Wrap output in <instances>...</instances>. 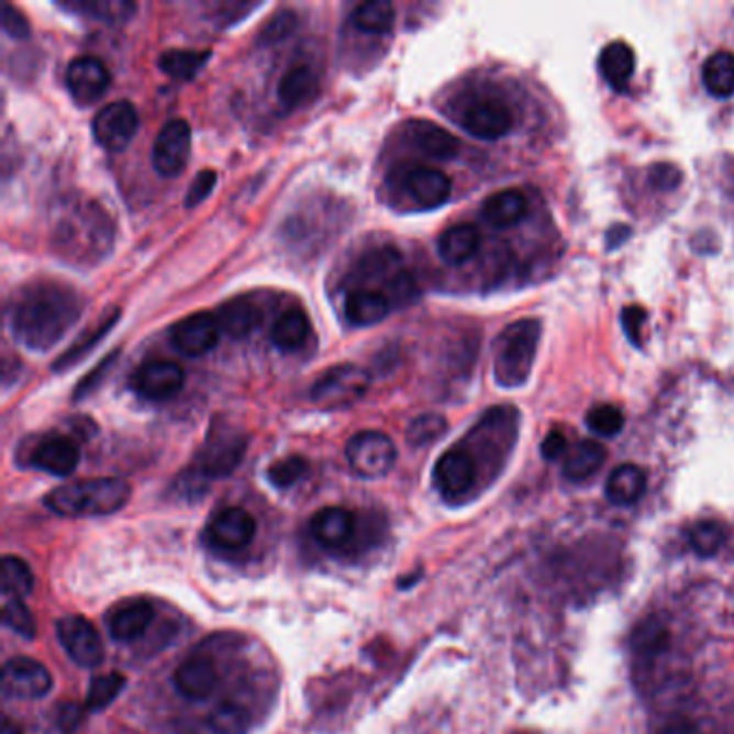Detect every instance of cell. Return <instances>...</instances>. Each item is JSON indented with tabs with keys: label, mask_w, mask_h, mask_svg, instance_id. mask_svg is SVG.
<instances>
[{
	"label": "cell",
	"mask_w": 734,
	"mask_h": 734,
	"mask_svg": "<svg viewBox=\"0 0 734 734\" xmlns=\"http://www.w3.org/2000/svg\"><path fill=\"white\" fill-rule=\"evenodd\" d=\"M78 296L58 282L37 280L22 287L9 304L13 338L31 352H48L80 319Z\"/></svg>",
	"instance_id": "obj_1"
},
{
	"label": "cell",
	"mask_w": 734,
	"mask_h": 734,
	"mask_svg": "<svg viewBox=\"0 0 734 734\" xmlns=\"http://www.w3.org/2000/svg\"><path fill=\"white\" fill-rule=\"evenodd\" d=\"M51 240L63 262L93 267L104 262L114 246V224L102 205L71 194L54 208Z\"/></svg>",
	"instance_id": "obj_2"
},
{
	"label": "cell",
	"mask_w": 734,
	"mask_h": 734,
	"mask_svg": "<svg viewBox=\"0 0 734 734\" xmlns=\"http://www.w3.org/2000/svg\"><path fill=\"white\" fill-rule=\"evenodd\" d=\"M132 496L123 478H89L60 485L46 496V507L63 518H102L121 511Z\"/></svg>",
	"instance_id": "obj_3"
},
{
	"label": "cell",
	"mask_w": 734,
	"mask_h": 734,
	"mask_svg": "<svg viewBox=\"0 0 734 734\" xmlns=\"http://www.w3.org/2000/svg\"><path fill=\"white\" fill-rule=\"evenodd\" d=\"M541 341L538 319H522L511 323L496 343L493 377L502 388L524 386L534 367Z\"/></svg>",
	"instance_id": "obj_4"
},
{
	"label": "cell",
	"mask_w": 734,
	"mask_h": 734,
	"mask_svg": "<svg viewBox=\"0 0 734 734\" xmlns=\"http://www.w3.org/2000/svg\"><path fill=\"white\" fill-rule=\"evenodd\" d=\"M246 444V435L240 429H233L229 422H215L186 476L205 489V482L229 476L242 464Z\"/></svg>",
	"instance_id": "obj_5"
},
{
	"label": "cell",
	"mask_w": 734,
	"mask_h": 734,
	"mask_svg": "<svg viewBox=\"0 0 734 734\" xmlns=\"http://www.w3.org/2000/svg\"><path fill=\"white\" fill-rule=\"evenodd\" d=\"M370 375L358 365H336L319 375L311 388V401L325 410H341L365 397Z\"/></svg>",
	"instance_id": "obj_6"
},
{
	"label": "cell",
	"mask_w": 734,
	"mask_h": 734,
	"mask_svg": "<svg viewBox=\"0 0 734 734\" xmlns=\"http://www.w3.org/2000/svg\"><path fill=\"white\" fill-rule=\"evenodd\" d=\"M349 468L363 478H381L397 464L394 442L381 431H360L345 448Z\"/></svg>",
	"instance_id": "obj_7"
},
{
	"label": "cell",
	"mask_w": 734,
	"mask_h": 734,
	"mask_svg": "<svg viewBox=\"0 0 734 734\" xmlns=\"http://www.w3.org/2000/svg\"><path fill=\"white\" fill-rule=\"evenodd\" d=\"M192 132L184 119H170L162 125L152 149V164L162 177H179L188 166Z\"/></svg>",
	"instance_id": "obj_8"
},
{
	"label": "cell",
	"mask_w": 734,
	"mask_h": 734,
	"mask_svg": "<svg viewBox=\"0 0 734 734\" xmlns=\"http://www.w3.org/2000/svg\"><path fill=\"white\" fill-rule=\"evenodd\" d=\"M56 635L76 666L96 668L104 661V642L93 623H89L87 619L63 616L56 623Z\"/></svg>",
	"instance_id": "obj_9"
},
{
	"label": "cell",
	"mask_w": 734,
	"mask_h": 734,
	"mask_svg": "<svg viewBox=\"0 0 734 734\" xmlns=\"http://www.w3.org/2000/svg\"><path fill=\"white\" fill-rule=\"evenodd\" d=\"M53 675L31 657H13L2 668V693L13 700H40L53 689Z\"/></svg>",
	"instance_id": "obj_10"
},
{
	"label": "cell",
	"mask_w": 734,
	"mask_h": 734,
	"mask_svg": "<svg viewBox=\"0 0 734 734\" xmlns=\"http://www.w3.org/2000/svg\"><path fill=\"white\" fill-rule=\"evenodd\" d=\"M138 130L136 108L121 100L104 105L93 119V136L100 147L108 152H123Z\"/></svg>",
	"instance_id": "obj_11"
},
{
	"label": "cell",
	"mask_w": 734,
	"mask_h": 734,
	"mask_svg": "<svg viewBox=\"0 0 734 734\" xmlns=\"http://www.w3.org/2000/svg\"><path fill=\"white\" fill-rule=\"evenodd\" d=\"M205 534L211 547L222 552H240L253 543L257 534V520L242 507H226L211 518Z\"/></svg>",
	"instance_id": "obj_12"
},
{
	"label": "cell",
	"mask_w": 734,
	"mask_h": 734,
	"mask_svg": "<svg viewBox=\"0 0 734 734\" xmlns=\"http://www.w3.org/2000/svg\"><path fill=\"white\" fill-rule=\"evenodd\" d=\"M67 91L78 105L100 102L110 87V71L98 56H78L65 71Z\"/></svg>",
	"instance_id": "obj_13"
},
{
	"label": "cell",
	"mask_w": 734,
	"mask_h": 734,
	"mask_svg": "<svg viewBox=\"0 0 734 734\" xmlns=\"http://www.w3.org/2000/svg\"><path fill=\"white\" fill-rule=\"evenodd\" d=\"M401 188L422 210H437L451 199V179L431 166H408L401 170Z\"/></svg>",
	"instance_id": "obj_14"
},
{
	"label": "cell",
	"mask_w": 734,
	"mask_h": 734,
	"mask_svg": "<svg viewBox=\"0 0 734 734\" xmlns=\"http://www.w3.org/2000/svg\"><path fill=\"white\" fill-rule=\"evenodd\" d=\"M186 383L184 368L170 360L145 363L138 370H134L130 386L136 394L149 401H166L181 392Z\"/></svg>",
	"instance_id": "obj_15"
},
{
	"label": "cell",
	"mask_w": 734,
	"mask_h": 734,
	"mask_svg": "<svg viewBox=\"0 0 734 734\" xmlns=\"http://www.w3.org/2000/svg\"><path fill=\"white\" fill-rule=\"evenodd\" d=\"M461 127L480 141H498L513 130V112L500 100H478L464 110Z\"/></svg>",
	"instance_id": "obj_16"
},
{
	"label": "cell",
	"mask_w": 734,
	"mask_h": 734,
	"mask_svg": "<svg viewBox=\"0 0 734 734\" xmlns=\"http://www.w3.org/2000/svg\"><path fill=\"white\" fill-rule=\"evenodd\" d=\"M173 345L188 358H199L211 352L220 338L218 319L210 313L186 316L173 325Z\"/></svg>",
	"instance_id": "obj_17"
},
{
	"label": "cell",
	"mask_w": 734,
	"mask_h": 734,
	"mask_svg": "<svg viewBox=\"0 0 734 734\" xmlns=\"http://www.w3.org/2000/svg\"><path fill=\"white\" fill-rule=\"evenodd\" d=\"M474 478H476V466L472 455L464 448L446 451L433 468L435 487L442 491L444 498L464 496L466 491L472 489Z\"/></svg>",
	"instance_id": "obj_18"
},
{
	"label": "cell",
	"mask_w": 734,
	"mask_h": 734,
	"mask_svg": "<svg viewBox=\"0 0 734 734\" xmlns=\"http://www.w3.org/2000/svg\"><path fill=\"white\" fill-rule=\"evenodd\" d=\"M80 451L74 440L65 435H51L35 444L31 453V466L35 470L53 474V476H69L78 468Z\"/></svg>",
	"instance_id": "obj_19"
},
{
	"label": "cell",
	"mask_w": 734,
	"mask_h": 734,
	"mask_svg": "<svg viewBox=\"0 0 734 734\" xmlns=\"http://www.w3.org/2000/svg\"><path fill=\"white\" fill-rule=\"evenodd\" d=\"M311 534L325 549H345L356 534V515L343 507L321 509L311 520Z\"/></svg>",
	"instance_id": "obj_20"
},
{
	"label": "cell",
	"mask_w": 734,
	"mask_h": 734,
	"mask_svg": "<svg viewBox=\"0 0 734 734\" xmlns=\"http://www.w3.org/2000/svg\"><path fill=\"white\" fill-rule=\"evenodd\" d=\"M175 689L188 700H208L218 687V670L210 657L197 655L175 670Z\"/></svg>",
	"instance_id": "obj_21"
},
{
	"label": "cell",
	"mask_w": 734,
	"mask_h": 734,
	"mask_svg": "<svg viewBox=\"0 0 734 734\" xmlns=\"http://www.w3.org/2000/svg\"><path fill=\"white\" fill-rule=\"evenodd\" d=\"M408 141L419 149L420 154L435 159H453L459 154V141L446 132L442 125L414 119L405 123Z\"/></svg>",
	"instance_id": "obj_22"
},
{
	"label": "cell",
	"mask_w": 734,
	"mask_h": 734,
	"mask_svg": "<svg viewBox=\"0 0 734 734\" xmlns=\"http://www.w3.org/2000/svg\"><path fill=\"white\" fill-rule=\"evenodd\" d=\"M262 307L253 296H237L218 311V325L231 338L248 336L262 323Z\"/></svg>",
	"instance_id": "obj_23"
},
{
	"label": "cell",
	"mask_w": 734,
	"mask_h": 734,
	"mask_svg": "<svg viewBox=\"0 0 734 734\" xmlns=\"http://www.w3.org/2000/svg\"><path fill=\"white\" fill-rule=\"evenodd\" d=\"M156 610L149 601L145 599H136L130 601L125 605H121L108 621L110 627V635L116 642H134L138 640L145 631L149 630V625L154 623Z\"/></svg>",
	"instance_id": "obj_24"
},
{
	"label": "cell",
	"mask_w": 734,
	"mask_h": 734,
	"mask_svg": "<svg viewBox=\"0 0 734 734\" xmlns=\"http://www.w3.org/2000/svg\"><path fill=\"white\" fill-rule=\"evenodd\" d=\"M480 248V233L474 224H455L446 229L437 240L440 259L448 265L470 262Z\"/></svg>",
	"instance_id": "obj_25"
},
{
	"label": "cell",
	"mask_w": 734,
	"mask_h": 734,
	"mask_svg": "<svg viewBox=\"0 0 734 734\" xmlns=\"http://www.w3.org/2000/svg\"><path fill=\"white\" fill-rule=\"evenodd\" d=\"M635 69V54L625 42H612L599 54V71L614 91H625L630 87Z\"/></svg>",
	"instance_id": "obj_26"
},
{
	"label": "cell",
	"mask_w": 734,
	"mask_h": 734,
	"mask_svg": "<svg viewBox=\"0 0 734 734\" xmlns=\"http://www.w3.org/2000/svg\"><path fill=\"white\" fill-rule=\"evenodd\" d=\"M316 93H319V78L309 65L291 67L278 85V102L289 110L313 102Z\"/></svg>",
	"instance_id": "obj_27"
},
{
	"label": "cell",
	"mask_w": 734,
	"mask_h": 734,
	"mask_svg": "<svg viewBox=\"0 0 734 734\" xmlns=\"http://www.w3.org/2000/svg\"><path fill=\"white\" fill-rule=\"evenodd\" d=\"M525 211H527V203H525V197L520 190L496 192L482 203L485 222L493 229H500V231L518 224L524 218Z\"/></svg>",
	"instance_id": "obj_28"
},
{
	"label": "cell",
	"mask_w": 734,
	"mask_h": 734,
	"mask_svg": "<svg viewBox=\"0 0 734 734\" xmlns=\"http://www.w3.org/2000/svg\"><path fill=\"white\" fill-rule=\"evenodd\" d=\"M390 313V300L381 291L358 289L345 300V316L352 325H375Z\"/></svg>",
	"instance_id": "obj_29"
},
{
	"label": "cell",
	"mask_w": 734,
	"mask_h": 734,
	"mask_svg": "<svg viewBox=\"0 0 734 734\" xmlns=\"http://www.w3.org/2000/svg\"><path fill=\"white\" fill-rule=\"evenodd\" d=\"M646 491V474L633 464H623L610 474L605 482V496L616 507L635 504Z\"/></svg>",
	"instance_id": "obj_30"
},
{
	"label": "cell",
	"mask_w": 734,
	"mask_h": 734,
	"mask_svg": "<svg viewBox=\"0 0 734 734\" xmlns=\"http://www.w3.org/2000/svg\"><path fill=\"white\" fill-rule=\"evenodd\" d=\"M121 316V311L119 309H112L110 315L102 316V321L98 325H93L91 330H87L80 338L74 341V345L54 363V372H63V370H69L76 365H80L102 341L108 336V332L114 327V323L119 321Z\"/></svg>",
	"instance_id": "obj_31"
},
{
	"label": "cell",
	"mask_w": 734,
	"mask_h": 734,
	"mask_svg": "<svg viewBox=\"0 0 734 734\" xmlns=\"http://www.w3.org/2000/svg\"><path fill=\"white\" fill-rule=\"evenodd\" d=\"M58 7L78 15H87L91 20H100L105 24H121L130 20L136 11V4L127 0H69V2H58Z\"/></svg>",
	"instance_id": "obj_32"
},
{
	"label": "cell",
	"mask_w": 734,
	"mask_h": 734,
	"mask_svg": "<svg viewBox=\"0 0 734 734\" xmlns=\"http://www.w3.org/2000/svg\"><path fill=\"white\" fill-rule=\"evenodd\" d=\"M605 448L594 442V440H581L577 446H574L567 457L563 472L569 480H586L588 476L597 472L605 464Z\"/></svg>",
	"instance_id": "obj_33"
},
{
	"label": "cell",
	"mask_w": 734,
	"mask_h": 734,
	"mask_svg": "<svg viewBox=\"0 0 734 734\" xmlns=\"http://www.w3.org/2000/svg\"><path fill=\"white\" fill-rule=\"evenodd\" d=\"M311 332V321L302 311H287L285 315L278 316L271 327V343L285 352L291 354L300 349Z\"/></svg>",
	"instance_id": "obj_34"
},
{
	"label": "cell",
	"mask_w": 734,
	"mask_h": 734,
	"mask_svg": "<svg viewBox=\"0 0 734 734\" xmlns=\"http://www.w3.org/2000/svg\"><path fill=\"white\" fill-rule=\"evenodd\" d=\"M702 82L715 98L734 96V54L726 51L711 54L702 65Z\"/></svg>",
	"instance_id": "obj_35"
},
{
	"label": "cell",
	"mask_w": 734,
	"mask_h": 734,
	"mask_svg": "<svg viewBox=\"0 0 734 734\" xmlns=\"http://www.w3.org/2000/svg\"><path fill=\"white\" fill-rule=\"evenodd\" d=\"M35 576L31 567L15 556H4L0 565V588L4 599H24L33 592Z\"/></svg>",
	"instance_id": "obj_36"
},
{
	"label": "cell",
	"mask_w": 734,
	"mask_h": 734,
	"mask_svg": "<svg viewBox=\"0 0 734 734\" xmlns=\"http://www.w3.org/2000/svg\"><path fill=\"white\" fill-rule=\"evenodd\" d=\"M208 724L213 734H246L253 726V715L244 704L226 700L211 709Z\"/></svg>",
	"instance_id": "obj_37"
},
{
	"label": "cell",
	"mask_w": 734,
	"mask_h": 734,
	"mask_svg": "<svg viewBox=\"0 0 734 734\" xmlns=\"http://www.w3.org/2000/svg\"><path fill=\"white\" fill-rule=\"evenodd\" d=\"M210 51H166L158 58L159 69L175 80H192L210 60Z\"/></svg>",
	"instance_id": "obj_38"
},
{
	"label": "cell",
	"mask_w": 734,
	"mask_h": 734,
	"mask_svg": "<svg viewBox=\"0 0 734 734\" xmlns=\"http://www.w3.org/2000/svg\"><path fill=\"white\" fill-rule=\"evenodd\" d=\"M352 22L365 33H386L394 24V7L386 0H372L358 4L352 13Z\"/></svg>",
	"instance_id": "obj_39"
},
{
	"label": "cell",
	"mask_w": 734,
	"mask_h": 734,
	"mask_svg": "<svg viewBox=\"0 0 734 734\" xmlns=\"http://www.w3.org/2000/svg\"><path fill=\"white\" fill-rule=\"evenodd\" d=\"M687 538H689L691 549L698 556L709 558V556H715L722 549V545L726 541V530H724V525L718 524V522H698L689 530Z\"/></svg>",
	"instance_id": "obj_40"
},
{
	"label": "cell",
	"mask_w": 734,
	"mask_h": 734,
	"mask_svg": "<svg viewBox=\"0 0 734 734\" xmlns=\"http://www.w3.org/2000/svg\"><path fill=\"white\" fill-rule=\"evenodd\" d=\"M123 687H125V677L119 672H110V675L93 679L89 685L85 707L89 711H102L110 702H114V698L123 691Z\"/></svg>",
	"instance_id": "obj_41"
},
{
	"label": "cell",
	"mask_w": 734,
	"mask_h": 734,
	"mask_svg": "<svg viewBox=\"0 0 734 734\" xmlns=\"http://www.w3.org/2000/svg\"><path fill=\"white\" fill-rule=\"evenodd\" d=\"M2 623L13 633H18L26 640H33L37 635V623H35L31 610L22 603V599H4Z\"/></svg>",
	"instance_id": "obj_42"
},
{
	"label": "cell",
	"mask_w": 734,
	"mask_h": 734,
	"mask_svg": "<svg viewBox=\"0 0 734 734\" xmlns=\"http://www.w3.org/2000/svg\"><path fill=\"white\" fill-rule=\"evenodd\" d=\"M307 472H309V461L304 457L291 455V457H285V459L271 464L269 470H267V478L274 487L289 489L296 482H300L307 476Z\"/></svg>",
	"instance_id": "obj_43"
},
{
	"label": "cell",
	"mask_w": 734,
	"mask_h": 734,
	"mask_svg": "<svg viewBox=\"0 0 734 734\" xmlns=\"http://www.w3.org/2000/svg\"><path fill=\"white\" fill-rule=\"evenodd\" d=\"M446 420L437 414H422L419 419L412 420L408 431H405V437H408V444L412 446H426V444H433L435 440H440L444 433H446Z\"/></svg>",
	"instance_id": "obj_44"
},
{
	"label": "cell",
	"mask_w": 734,
	"mask_h": 734,
	"mask_svg": "<svg viewBox=\"0 0 734 734\" xmlns=\"http://www.w3.org/2000/svg\"><path fill=\"white\" fill-rule=\"evenodd\" d=\"M586 424H588V429L594 431L597 435L614 437V435H619V433L623 431V426H625V416H623V412H621L619 408L603 403V405H597V408H592V410L588 412Z\"/></svg>",
	"instance_id": "obj_45"
},
{
	"label": "cell",
	"mask_w": 734,
	"mask_h": 734,
	"mask_svg": "<svg viewBox=\"0 0 734 734\" xmlns=\"http://www.w3.org/2000/svg\"><path fill=\"white\" fill-rule=\"evenodd\" d=\"M296 26H298V15L291 13V11H280V13H276V15L263 26L262 37H259V40H262V44H265V46L278 44V42L287 40V37L293 33Z\"/></svg>",
	"instance_id": "obj_46"
},
{
	"label": "cell",
	"mask_w": 734,
	"mask_h": 734,
	"mask_svg": "<svg viewBox=\"0 0 734 734\" xmlns=\"http://www.w3.org/2000/svg\"><path fill=\"white\" fill-rule=\"evenodd\" d=\"M668 642V631L661 627L657 621H646L640 630L635 631V648L653 655V653H661V648H666Z\"/></svg>",
	"instance_id": "obj_47"
},
{
	"label": "cell",
	"mask_w": 734,
	"mask_h": 734,
	"mask_svg": "<svg viewBox=\"0 0 734 734\" xmlns=\"http://www.w3.org/2000/svg\"><path fill=\"white\" fill-rule=\"evenodd\" d=\"M215 181H218V177H215V173L213 170H201L197 177H194V181L190 184V190H188V194H186V208H197V205H201L208 197L211 194V190L215 188Z\"/></svg>",
	"instance_id": "obj_48"
},
{
	"label": "cell",
	"mask_w": 734,
	"mask_h": 734,
	"mask_svg": "<svg viewBox=\"0 0 734 734\" xmlns=\"http://www.w3.org/2000/svg\"><path fill=\"white\" fill-rule=\"evenodd\" d=\"M2 31L13 40H26L31 33L26 18L11 2H4L2 7Z\"/></svg>",
	"instance_id": "obj_49"
},
{
	"label": "cell",
	"mask_w": 734,
	"mask_h": 734,
	"mask_svg": "<svg viewBox=\"0 0 734 734\" xmlns=\"http://www.w3.org/2000/svg\"><path fill=\"white\" fill-rule=\"evenodd\" d=\"M116 356H119V352H112L108 358H104L98 367L93 368V370H91V372L76 386V390H74V399H76V401L85 399L87 394H91V392L100 386V381L104 379L105 372H108L110 367L114 365V358H116Z\"/></svg>",
	"instance_id": "obj_50"
},
{
	"label": "cell",
	"mask_w": 734,
	"mask_h": 734,
	"mask_svg": "<svg viewBox=\"0 0 734 734\" xmlns=\"http://www.w3.org/2000/svg\"><path fill=\"white\" fill-rule=\"evenodd\" d=\"M56 715H58L56 724H58L63 734H74L85 722V707H80L76 702H69V704H63Z\"/></svg>",
	"instance_id": "obj_51"
},
{
	"label": "cell",
	"mask_w": 734,
	"mask_h": 734,
	"mask_svg": "<svg viewBox=\"0 0 734 734\" xmlns=\"http://www.w3.org/2000/svg\"><path fill=\"white\" fill-rule=\"evenodd\" d=\"M650 181L659 190H675L681 184V173L672 164H657L650 168Z\"/></svg>",
	"instance_id": "obj_52"
},
{
	"label": "cell",
	"mask_w": 734,
	"mask_h": 734,
	"mask_svg": "<svg viewBox=\"0 0 734 734\" xmlns=\"http://www.w3.org/2000/svg\"><path fill=\"white\" fill-rule=\"evenodd\" d=\"M646 319H648L646 311L640 309V307H627V309L623 311V316H621L623 327H625V334L630 336V341L635 347L642 345V334H640V330H642V325H644Z\"/></svg>",
	"instance_id": "obj_53"
},
{
	"label": "cell",
	"mask_w": 734,
	"mask_h": 734,
	"mask_svg": "<svg viewBox=\"0 0 734 734\" xmlns=\"http://www.w3.org/2000/svg\"><path fill=\"white\" fill-rule=\"evenodd\" d=\"M567 448H569L567 437H565L560 431H552V433L545 437V442H543V446H541V453H543V457H545L547 461H554V459L563 457V455L567 453Z\"/></svg>",
	"instance_id": "obj_54"
},
{
	"label": "cell",
	"mask_w": 734,
	"mask_h": 734,
	"mask_svg": "<svg viewBox=\"0 0 734 734\" xmlns=\"http://www.w3.org/2000/svg\"><path fill=\"white\" fill-rule=\"evenodd\" d=\"M659 734H698V731L689 720H675Z\"/></svg>",
	"instance_id": "obj_55"
},
{
	"label": "cell",
	"mask_w": 734,
	"mask_h": 734,
	"mask_svg": "<svg viewBox=\"0 0 734 734\" xmlns=\"http://www.w3.org/2000/svg\"><path fill=\"white\" fill-rule=\"evenodd\" d=\"M0 734H22V731H20V726H18V724H13V722L4 720V724H2V733Z\"/></svg>",
	"instance_id": "obj_56"
}]
</instances>
